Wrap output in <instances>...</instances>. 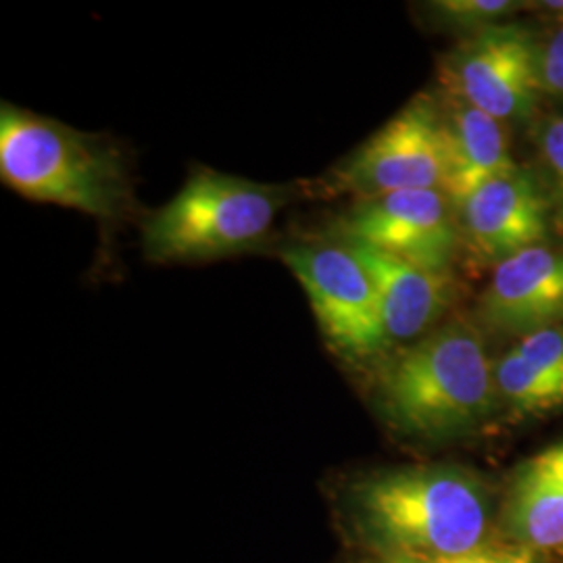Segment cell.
Returning <instances> with one entry per match:
<instances>
[{
	"mask_svg": "<svg viewBox=\"0 0 563 563\" xmlns=\"http://www.w3.org/2000/svg\"><path fill=\"white\" fill-rule=\"evenodd\" d=\"M342 532L360 555L434 562L488 547L490 504L484 484L446 465L369 472L342 488Z\"/></svg>",
	"mask_w": 563,
	"mask_h": 563,
	"instance_id": "1",
	"label": "cell"
},
{
	"mask_svg": "<svg viewBox=\"0 0 563 563\" xmlns=\"http://www.w3.org/2000/svg\"><path fill=\"white\" fill-rule=\"evenodd\" d=\"M374 393L384 420L422 441L476 428L499 397L483 336L465 320H451L386 360Z\"/></svg>",
	"mask_w": 563,
	"mask_h": 563,
	"instance_id": "2",
	"label": "cell"
},
{
	"mask_svg": "<svg viewBox=\"0 0 563 563\" xmlns=\"http://www.w3.org/2000/svg\"><path fill=\"white\" fill-rule=\"evenodd\" d=\"M0 178L30 201L104 220L132 199L123 155L111 142L9 102L0 111Z\"/></svg>",
	"mask_w": 563,
	"mask_h": 563,
	"instance_id": "3",
	"label": "cell"
},
{
	"mask_svg": "<svg viewBox=\"0 0 563 563\" xmlns=\"http://www.w3.org/2000/svg\"><path fill=\"white\" fill-rule=\"evenodd\" d=\"M288 197L286 186L195 172L142 225L144 255L159 263L209 262L257 249Z\"/></svg>",
	"mask_w": 563,
	"mask_h": 563,
	"instance_id": "4",
	"label": "cell"
},
{
	"mask_svg": "<svg viewBox=\"0 0 563 563\" xmlns=\"http://www.w3.org/2000/svg\"><path fill=\"white\" fill-rule=\"evenodd\" d=\"M282 260L301 282L325 341L346 362H374L393 346L376 284L344 242L288 244Z\"/></svg>",
	"mask_w": 563,
	"mask_h": 563,
	"instance_id": "5",
	"label": "cell"
},
{
	"mask_svg": "<svg viewBox=\"0 0 563 563\" xmlns=\"http://www.w3.org/2000/svg\"><path fill=\"white\" fill-rule=\"evenodd\" d=\"M441 104L420 95L325 176V190L374 199L405 190H443Z\"/></svg>",
	"mask_w": 563,
	"mask_h": 563,
	"instance_id": "6",
	"label": "cell"
},
{
	"mask_svg": "<svg viewBox=\"0 0 563 563\" xmlns=\"http://www.w3.org/2000/svg\"><path fill=\"white\" fill-rule=\"evenodd\" d=\"M444 95L499 121L528 118L541 86V48L520 23L474 32L441 60Z\"/></svg>",
	"mask_w": 563,
	"mask_h": 563,
	"instance_id": "7",
	"label": "cell"
},
{
	"mask_svg": "<svg viewBox=\"0 0 563 563\" xmlns=\"http://www.w3.org/2000/svg\"><path fill=\"white\" fill-rule=\"evenodd\" d=\"M336 239L362 242L401 262L446 274L460 228L443 190H405L353 205L336 225Z\"/></svg>",
	"mask_w": 563,
	"mask_h": 563,
	"instance_id": "8",
	"label": "cell"
},
{
	"mask_svg": "<svg viewBox=\"0 0 563 563\" xmlns=\"http://www.w3.org/2000/svg\"><path fill=\"white\" fill-rule=\"evenodd\" d=\"M462 236L474 262L499 263L537 246L547 236L543 190L537 178L516 169L484 184L457 209Z\"/></svg>",
	"mask_w": 563,
	"mask_h": 563,
	"instance_id": "9",
	"label": "cell"
},
{
	"mask_svg": "<svg viewBox=\"0 0 563 563\" xmlns=\"http://www.w3.org/2000/svg\"><path fill=\"white\" fill-rule=\"evenodd\" d=\"M481 322L499 334L528 336L563 322V249L537 244L505 260L478 301Z\"/></svg>",
	"mask_w": 563,
	"mask_h": 563,
	"instance_id": "10",
	"label": "cell"
},
{
	"mask_svg": "<svg viewBox=\"0 0 563 563\" xmlns=\"http://www.w3.org/2000/svg\"><path fill=\"white\" fill-rule=\"evenodd\" d=\"M376 284L388 341H413L439 322L453 301L449 274L428 272L362 242L344 241Z\"/></svg>",
	"mask_w": 563,
	"mask_h": 563,
	"instance_id": "11",
	"label": "cell"
},
{
	"mask_svg": "<svg viewBox=\"0 0 563 563\" xmlns=\"http://www.w3.org/2000/svg\"><path fill=\"white\" fill-rule=\"evenodd\" d=\"M439 104L446 151L443 192L457 211L484 184L516 172L518 165L501 121L444 92Z\"/></svg>",
	"mask_w": 563,
	"mask_h": 563,
	"instance_id": "12",
	"label": "cell"
},
{
	"mask_svg": "<svg viewBox=\"0 0 563 563\" xmlns=\"http://www.w3.org/2000/svg\"><path fill=\"white\" fill-rule=\"evenodd\" d=\"M505 522L530 551L563 547V443L520 465L505 504Z\"/></svg>",
	"mask_w": 563,
	"mask_h": 563,
	"instance_id": "13",
	"label": "cell"
},
{
	"mask_svg": "<svg viewBox=\"0 0 563 563\" xmlns=\"http://www.w3.org/2000/svg\"><path fill=\"white\" fill-rule=\"evenodd\" d=\"M495 383L499 397L523 416L563 407V325L523 336L495 365Z\"/></svg>",
	"mask_w": 563,
	"mask_h": 563,
	"instance_id": "14",
	"label": "cell"
},
{
	"mask_svg": "<svg viewBox=\"0 0 563 563\" xmlns=\"http://www.w3.org/2000/svg\"><path fill=\"white\" fill-rule=\"evenodd\" d=\"M520 4L509 0H441L432 2L430 11L441 23L465 30H484L497 25L509 13H514Z\"/></svg>",
	"mask_w": 563,
	"mask_h": 563,
	"instance_id": "15",
	"label": "cell"
},
{
	"mask_svg": "<svg viewBox=\"0 0 563 563\" xmlns=\"http://www.w3.org/2000/svg\"><path fill=\"white\" fill-rule=\"evenodd\" d=\"M351 563H541L537 553L518 547H501V544H488L483 551H476L472 555L453 558V560H434V562H407V560H384V558H369L357 555Z\"/></svg>",
	"mask_w": 563,
	"mask_h": 563,
	"instance_id": "16",
	"label": "cell"
},
{
	"mask_svg": "<svg viewBox=\"0 0 563 563\" xmlns=\"http://www.w3.org/2000/svg\"><path fill=\"white\" fill-rule=\"evenodd\" d=\"M539 146L544 165L563 197V115L544 121L539 134Z\"/></svg>",
	"mask_w": 563,
	"mask_h": 563,
	"instance_id": "17",
	"label": "cell"
},
{
	"mask_svg": "<svg viewBox=\"0 0 563 563\" xmlns=\"http://www.w3.org/2000/svg\"><path fill=\"white\" fill-rule=\"evenodd\" d=\"M541 86L563 101V25L541 48Z\"/></svg>",
	"mask_w": 563,
	"mask_h": 563,
	"instance_id": "18",
	"label": "cell"
},
{
	"mask_svg": "<svg viewBox=\"0 0 563 563\" xmlns=\"http://www.w3.org/2000/svg\"><path fill=\"white\" fill-rule=\"evenodd\" d=\"M544 11H555V13H562L563 2H541Z\"/></svg>",
	"mask_w": 563,
	"mask_h": 563,
	"instance_id": "19",
	"label": "cell"
}]
</instances>
